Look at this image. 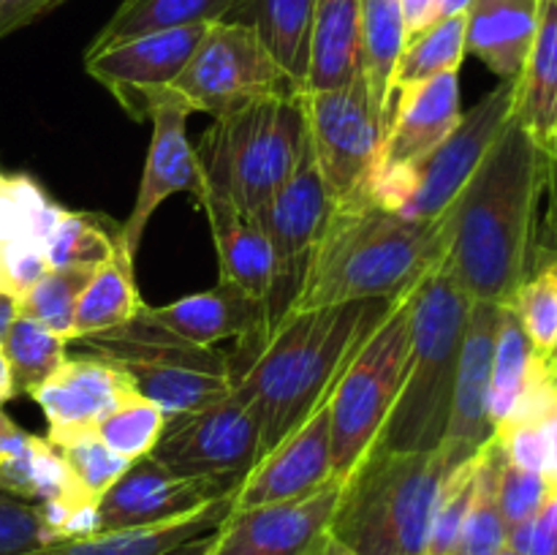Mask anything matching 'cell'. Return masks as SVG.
Segmentation results:
<instances>
[{"mask_svg": "<svg viewBox=\"0 0 557 555\" xmlns=\"http://www.w3.org/2000/svg\"><path fill=\"white\" fill-rule=\"evenodd\" d=\"M547 174V152L515 114L446 210V259L473 303H511L536 267L533 234Z\"/></svg>", "mask_w": 557, "mask_h": 555, "instance_id": "6da1fadb", "label": "cell"}, {"mask_svg": "<svg viewBox=\"0 0 557 555\" xmlns=\"http://www.w3.org/2000/svg\"><path fill=\"white\" fill-rule=\"evenodd\" d=\"M397 299L321 305L292 310L277 321L248 368L234 373V390L259 424L261 457L330 400L346 365Z\"/></svg>", "mask_w": 557, "mask_h": 555, "instance_id": "7a4b0ae2", "label": "cell"}, {"mask_svg": "<svg viewBox=\"0 0 557 555\" xmlns=\"http://www.w3.org/2000/svg\"><path fill=\"white\" fill-rule=\"evenodd\" d=\"M444 254L446 215L411 221L375 205L368 194H357L332 210L292 310L397 299Z\"/></svg>", "mask_w": 557, "mask_h": 555, "instance_id": "3957f363", "label": "cell"}, {"mask_svg": "<svg viewBox=\"0 0 557 555\" xmlns=\"http://www.w3.org/2000/svg\"><path fill=\"white\" fill-rule=\"evenodd\" d=\"M473 299L446 254L411 288V348L400 395L375 439V449L435 452L446 435L462 335ZM370 446V449H373Z\"/></svg>", "mask_w": 557, "mask_h": 555, "instance_id": "277c9868", "label": "cell"}, {"mask_svg": "<svg viewBox=\"0 0 557 555\" xmlns=\"http://www.w3.org/2000/svg\"><path fill=\"white\" fill-rule=\"evenodd\" d=\"M449 473L438 449L373 446L343 479L326 531L362 555H424Z\"/></svg>", "mask_w": 557, "mask_h": 555, "instance_id": "5b68a950", "label": "cell"}, {"mask_svg": "<svg viewBox=\"0 0 557 555\" xmlns=\"http://www.w3.org/2000/svg\"><path fill=\"white\" fill-rule=\"evenodd\" d=\"M302 92L275 96L212 120L196 145L201 183L253 215L308 156Z\"/></svg>", "mask_w": 557, "mask_h": 555, "instance_id": "8992f818", "label": "cell"}, {"mask_svg": "<svg viewBox=\"0 0 557 555\" xmlns=\"http://www.w3.org/2000/svg\"><path fill=\"white\" fill-rule=\"evenodd\" d=\"M517 82H500L473 109L462 112L444 141L411 163L379 169L364 194L375 205L411 221H438L446 215L468 180L484 161L517 112Z\"/></svg>", "mask_w": 557, "mask_h": 555, "instance_id": "52a82bcc", "label": "cell"}, {"mask_svg": "<svg viewBox=\"0 0 557 555\" xmlns=\"http://www.w3.org/2000/svg\"><path fill=\"white\" fill-rule=\"evenodd\" d=\"M411 288L370 332L330 395L332 477L341 482L375 444L400 395L411 348Z\"/></svg>", "mask_w": 557, "mask_h": 555, "instance_id": "ba28073f", "label": "cell"}, {"mask_svg": "<svg viewBox=\"0 0 557 555\" xmlns=\"http://www.w3.org/2000/svg\"><path fill=\"white\" fill-rule=\"evenodd\" d=\"M169 92L188 112H205L218 120L299 90L267 52L253 25L221 20L207 25L199 47Z\"/></svg>", "mask_w": 557, "mask_h": 555, "instance_id": "9c48e42d", "label": "cell"}, {"mask_svg": "<svg viewBox=\"0 0 557 555\" xmlns=\"http://www.w3.org/2000/svg\"><path fill=\"white\" fill-rule=\"evenodd\" d=\"M310 152L332 199L364 194L379 166L384 125L375 118L364 79L335 90L302 92Z\"/></svg>", "mask_w": 557, "mask_h": 555, "instance_id": "30bf717a", "label": "cell"}, {"mask_svg": "<svg viewBox=\"0 0 557 555\" xmlns=\"http://www.w3.org/2000/svg\"><path fill=\"white\" fill-rule=\"evenodd\" d=\"M150 457L174 473L243 482L261 457L259 424L248 400L232 386L210 406L169 417Z\"/></svg>", "mask_w": 557, "mask_h": 555, "instance_id": "8fae6325", "label": "cell"}, {"mask_svg": "<svg viewBox=\"0 0 557 555\" xmlns=\"http://www.w3.org/2000/svg\"><path fill=\"white\" fill-rule=\"evenodd\" d=\"M335 205L337 201L332 199L330 188H326L324 177L315 166L313 152L308 147V156H305L297 174L253 212L256 223L261 226L264 237L270 239L272 254H275L277 261V288L270 310H267L270 332L297 303L310 256H313L315 245H319L321 234L330 223Z\"/></svg>", "mask_w": 557, "mask_h": 555, "instance_id": "7c38bea8", "label": "cell"}, {"mask_svg": "<svg viewBox=\"0 0 557 555\" xmlns=\"http://www.w3.org/2000/svg\"><path fill=\"white\" fill-rule=\"evenodd\" d=\"M205 30L207 25H190L128 38L85 54V71L117 98L131 118L147 120L183 74Z\"/></svg>", "mask_w": 557, "mask_h": 555, "instance_id": "4fadbf2b", "label": "cell"}, {"mask_svg": "<svg viewBox=\"0 0 557 555\" xmlns=\"http://www.w3.org/2000/svg\"><path fill=\"white\" fill-rule=\"evenodd\" d=\"M237 479L174 473L147 455L136 460L98 501L96 533L163 526L199 511L212 501L226 498L237 490Z\"/></svg>", "mask_w": 557, "mask_h": 555, "instance_id": "5bb4252c", "label": "cell"}, {"mask_svg": "<svg viewBox=\"0 0 557 555\" xmlns=\"http://www.w3.org/2000/svg\"><path fill=\"white\" fill-rule=\"evenodd\" d=\"M500 305L473 303L462 335L460 362H457L455 392L446 435L441 441V460L449 471L476 460L484 446L495 439L490 419V379H493V354L498 337Z\"/></svg>", "mask_w": 557, "mask_h": 555, "instance_id": "9a60e30c", "label": "cell"}, {"mask_svg": "<svg viewBox=\"0 0 557 555\" xmlns=\"http://www.w3.org/2000/svg\"><path fill=\"white\" fill-rule=\"evenodd\" d=\"M341 479L315 493L281 504L228 511L205 555H308L330 528Z\"/></svg>", "mask_w": 557, "mask_h": 555, "instance_id": "2e32d148", "label": "cell"}, {"mask_svg": "<svg viewBox=\"0 0 557 555\" xmlns=\"http://www.w3.org/2000/svg\"><path fill=\"white\" fill-rule=\"evenodd\" d=\"M332 439H330V400L299 424L292 435L267 452L243 477L232 493V509L281 504L302 498L332 482Z\"/></svg>", "mask_w": 557, "mask_h": 555, "instance_id": "e0dca14e", "label": "cell"}, {"mask_svg": "<svg viewBox=\"0 0 557 555\" xmlns=\"http://www.w3.org/2000/svg\"><path fill=\"white\" fill-rule=\"evenodd\" d=\"M188 109L166 92L156 109L150 112L152 123V141L147 150L145 172H141L139 190H136L134 210H131L128 221L123 223V243L131 256L139 250L145 229L150 223L152 212L174 194H194L201 185V169L199 158H196V147L190 145L188 134H185V123H188Z\"/></svg>", "mask_w": 557, "mask_h": 555, "instance_id": "ac0fdd59", "label": "cell"}, {"mask_svg": "<svg viewBox=\"0 0 557 555\" xmlns=\"http://www.w3.org/2000/svg\"><path fill=\"white\" fill-rule=\"evenodd\" d=\"M134 392V381L112 359L92 354V357H65V362L30 392L33 400L44 411L49 424L47 439L90 430Z\"/></svg>", "mask_w": 557, "mask_h": 555, "instance_id": "d6986e66", "label": "cell"}, {"mask_svg": "<svg viewBox=\"0 0 557 555\" xmlns=\"http://www.w3.org/2000/svg\"><path fill=\"white\" fill-rule=\"evenodd\" d=\"M194 199L205 210L212 239H215L218 267H221L218 283L261 305L267 313L277 288V261L270 239L264 237L253 215L237 210L232 201L207 188L205 183L194 190Z\"/></svg>", "mask_w": 557, "mask_h": 555, "instance_id": "ffe728a7", "label": "cell"}, {"mask_svg": "<svg viewBox=\"0 0 557 555\" xmlns=\"http://www.w3.org/2000/svg\"><path fill=\"white\" fill-rule=\"evenodd\" d=\"M136 319L156 326L174 341L205 348H215V343L226 341V337H239V341L250 343L256 351L270 335L264 308L223 283L207 288V292L174 299L161 308L145 305Z\"/></svg>", "mask_w": 557, "mask_h": 555, "instance_id": "44dd1931", "label": "cell"}, {"mask_svg": "<svg viewBox=\"0 0 557 555\" xmlns=\"http://www.w3.org/2000/svg\"><path fill=\"white\" fill-rule=\"evenodd\" d=\"M460 118V71L397 87L375 172L422 158L455 131Z\"/></svg>", "mask_w": 557, "mask_h": 555, "instance_id": "7402d4cb", "label": "cell"}, {"mask_svg": "<svg viewBox=\"0 0 557 555\" xmlns=\"http://www.w3.org/2000/svg\"><path fill=\"white\" fill-rule=\"evenodd\" d=\"M539 0H473L466 9V49L500 82L525 71L536 33Z\"/></svg>", "mask_w": 557, "mask_h": 555, "instance_id": "603a6c76", "label": "cell"}, {"mask_svg": "<svg viewBox=\"0 0 557 555\" xmlns=\"http://www.w3.org/2000/svg\"><path fill=\"white\" fill-rule=\"evenodd\" d=\"M228 511H232V495L212 501V504L201 506L199 511H190L177 520L163 522V526L60 539V542H49L11 555H161L177 544L188 542V539L215 531L226 520Z\"/></svg>", "mask_w": 557, "mask_h": 555, "instance_id": "cb8c5ba5", "label": "cell"}, {"mask_svg": "<svg viewBox=\"0 0 557 555\" xmlns=\"http://www.w3.org/2000/svg\"><path fill=\"white\" fill-rule=\"evenodd\" d=\"M359 76H362L359 0H315L305 90H335L351 85Z\"/></svg>", "mask_w": 557, "mask_h": 555, "instance_id": "d4e9b609", "label": "cell"}, {"mask_svg": "<svg viewBox=\"0 0 557 555\" xmlns=\"http://www.w3.org/2000/svg\"><path fill=\"white\" fill-rule=\"evenodd\" d=\"M517 118L536 136L549 161L557 114V0H539L536 33L522 76L517 79Z\"/></svg>", "mask_w": 557, "mask_h": 555, "instance_id": "484cf974", "label": "cell"}, {"mask_svg": "<svg viewBox=\"0 0 557 555\" xmlns=\"http://www.w3.org/2000/svg\"><path fill=\"white\" fill-rule=\"evenodd\" d=\"M362 16V79L375 118L386 134L395 103V71L406 49L408 30L400 0H359Z\"/></svg>", "mask_w": 557, "mask_h": 555, "instance_id": "4316f807", "label": "cell"}, {"mask_svg": "<svg viewBox=\"0 0 557 555\" xmlns=\"http://www.w3.org/2000/svg\"><path fill=\"white\" fill-rule=\"evenodd\" d=\"M243 3L245 0H120L117 11L92 38L87 54L147 33L234 20Z\"/></svg>", "mask_w": 557, "mask_h": 555, "instance_id": "83f0119b", "label": "cell"}, {"mask_svg": "<svg viewBox=\"0 0 557 555\" xmlns=\"http://www.w3.org/2000/svg\"><path fill=\"white\" fill-rule=\"evenodd\" d=\"M141 308L145 303H141L134 281V256L128 254L123 234H120L114 254L103 264H98L96 275L90 278L76 303L71 343L131 324Z\"/></svg>", "mask_w": 557, "mask_h": 555, "instance_id": "f1b7e54d", "label": "cell"}, {"mask_svg": "<svg viewBox=\"0 0 557 555\" xmlns=\"http://www.w3.org/2000/svg\"><path fill=\"white\" fill-rule=\"evenodd\" d=\"M315 0H245L232 22L253 25L267 52L299 92L305 90Z\"/></svg>", "mask_w": 557, "mask_h": 555, "instance_id": "f546056e", "label": "cell"}, {"mask_svg": "<svg viewBox=\"0 0 557 555\" xmlns=\"http://www.w3.org/2000/svg\"><path fill=\"white\" fill-rule=\"evenodd\" d=\"M131 375L134 390L156 403L169 417L196 411L210 403L221 400L234 386L232 375L205 373V370L183 368V365H152V362H114Z\"/></svg>", "mask_w": 557, "mask_h": 555, "instance_id": "4dcf8cb0", "label": "cell"}, {"mask_svg": "<svg viewBox=\"0 0 557 555\" xmlns=\"http://www.w3.org/2000/svg\"><path fill=\"white\" fill-rule=\"evenodd\" d=\"M539 354L533 351L520 319L509 303L500 305L498 337L493 354V379H490V419L498 430L515 411L517 400L525 392Z\"/></svg>", "mask_w": 557, "mask_h": 555, "instance_id": "1f68e13d", "label": "cell"}, {"mask_svg": "<svg viewBox=\"0 0 557 555\" xmlns=\"http://www.w3.org/2000/svg\"><path fill=\"white\" fill-rule=\"evenodd\" d=\"M466 54V11L435 20L406 41L395 71V90L413 82L433 79L446 71H460Z\"/></svg>", "mask_w": 557, "mask_h": 555, "instance_id": "d6a6232c", "label": "cell"}, {"mask_svg": "<svg viewBox=\"0 0 557 555\" xmlns=\"http://www.w3.org/2000/svg\"><path fill=\"white\" fill-rule=\"evenodd\" d=\"M0 348H3L5 359L11 365L16 395H30L65 362L69 341L54 335L52 330H47L38 321L16 316L9 330H5Z\"/></svg>", "mask_w": 557, "mask_h": 555, "instance_id": "836d02e7", "label": "cell"}, {"mask_svg": "<svg viewBox=\"0 0 557 555\" xmlns=\"http://www.w3.org/2000/svg\"><path fill=\"white\" fill-rule=\"evenodd\" d=\"M96 270L98 264L52 267L25 297L16 299V316L38 321V324H44L54 335L65 337L71 343L76 303H79L82 292L90 283V278L96 275Z\"/></svg>", "mask_w": 557, "mask_h": 555, "instance_id": "e575fe53", "label": "cell"}, {"mask_svg": "<svg viewBox=\"0 0 557 555\" xmlns=\"http://www.w3.org/2000/svg\"><path fill=\"white\" fill-rule=\"evenodd\" d=\"M123 229L107 232L103 218L87 215V212H74L60 207L58 218L44 234V254H47L49 267L65 264H101L114 254Z\"/></svg>", "mask_w": 557, "mask_h": 555, "instance_id": "d590c367", "label": "cell"}, {"mask_svg": "<svg viewBox=\"0 0 557 555\" xmlns=\"http://www.w3.org/2000/svg\"><path fill=\"white\" fill-rule=\"evenodd\" d=\"M509 305L533 351L557 365V254L533 267Z\"/></svg>", "mask_w": 557, "mask_h": 555, "instance_id": "8d00e7d4", "label": "cell"}, {"mask_svg": "<svg viewBox=\"0 0 557 555\" xmlns=\"http://www.w3.org/2000/svg\"><path fill=\"white\" fill-rule=\"evenodd\" d=\"M47 441L60 452V457L69 466L74 484L92 504H98L107 495V490L134 466L131 460L120 457L117 452L109 449L96 428L74 430V433H65Z\"/></svg>", "mask_w": 557, "mask_h": 555, "instance_id": "74e56055", "label": "cell"}, {"mask_svg": "<svg viewBox=\"0 0 557 555\" xmlns=\"http://www.w3.org/2000/svg\"><path fill=\"white\" fill-rule=\"evenodd\" d=\"M495 460H498V449H495L493 439L476 460V493H473L471 509L462 522L455 555H498L500 550H506L509 526H506L498 509V498H495Z\"/></svg>", "mask_w": 557, "mask_h": 555, "instance_id": "f35d334b", "label": "cell"}, {"mask_svg": "<svg viewBox=\"0 0 557 555\" xmlns=\"http://www.w3.org/2000/svg\"><path fill=\"white\" fill-rule=\"evenodd\" d=\"M58 212L60 205L30 174L0 169V248L16 239H44Z\"/></svg>", "mask_w": 557, "mask_h": 555, "instance_id": "ab89813d", "label": "cell"}, {"mask_svg": "<svg viewBox=\"0 0 557 555\" xmlns=\"http://www.w3.org/2000/svg\"><path fill=\"white\" fill-rule=\"evenodd\" d=\"M166 428V414L147 400L139 392H128L101 422L96 424L98 435L112 452H117L125 460L136 462L156 449Z\"/></svg>", "mask_w": 557, "mask_h": 555, "instance_id": "60d3db41", "label": "cell"}, {"mask_svg": "<svg viewBox=\"0 0 557 555\" xmlns=\"http://www.w3.org/2000/svg\"><path fill=\"white\" fill-rule=\"evenodd\" d=\"M495 449H498V460H495V498H498V509L504 515L506 526H520V522L531 520V517L542 511V506L547 504L557 482L547 473L511 466L498 441H495Z\"/></svg>", "mask_w": 557, "mask_h": 555, "instance_id": "b9f144b4", "label": "cell"}, {"mask_svg": "<svg viewBox=\"0 0 557 555\" xmlns=\"http://www.w3.org/2000/svg\"><path fill=\"white\" fill-rule=\"evenodd\" d=\"M476 460L460 466L446 479L444 493H441L438 506H435L433 522H430L424 555H455V547L462 533V522H466L473 493H476Z\"/></svg>", "mask_w": 557, "mask_h": 555, "instance_id": "7bdbcfd3", "label": "cell"}, {"mask_svg": "<svg viewBox=\"0 0 557 555\" xmlns=\"http://www.w3.org/2000/svg\"><path fill=\"white\" fill-rule=\"evenodd\" d=\"M60 542L38 504L0 495V555L22 553V550L41 547V544Z\"/></svg>", "mask_w": 557, "mask_h": 555, "instance_id": "ee69618b", "label": "cell"}, {"mask_svg": "<svg viewBox=\"0 0 557 555\" xmlns=\"http://www.w3.org/2000/svg\"><path fill=\"white\" fill-rule=\"evenodd\" d=\"M495 441L500 444L511 466L553 477V430H549V422L506 424L495 433Z\"/></svg>", "mask_w": 557, "mask_h": 555, "instance_id": "f6af8a7d", "label": "cell"}, {"mask_svg": "<svg viewBox=\"0 0 557 555\" xmlns=\"http://www.w3.org/2000/svg\"><path fill=\"white\" fill-rule=\"evenodd\" d=\"M52 270L44 254L41 239H16L0 248V288L9 297L20 299Z\"/></svg>", "mask_w": 557, "mask_h": 555, "instance_id": "bcb514c9", "label": "cell"}, {"mask_svg": "<svg viewBox=\"0 0 557 555\" xmlns=\"http://www.w3.org/2000/svg\"><path fill=\"white\" fill-rule=\"evenodd\" d=\"M506 547L520 555H557V526L539 511L531 520L509 528Z\"/></svg>", "mask_w": 557, "mask_h": 555, "instance_id": "7dc6e473", "label": "cell"}, {"mask_svg": "<svg viewBox=\"0 0 557 555\" xmlns=\"http://www.w3.org/2000/svg\"><path fill=\"white\" fill-rule=\"evenodd\" d=\"M65 0H0V38L33 25Z\"/></svg>", "mask_w": 557, "mask_h": 555, "instance_id": "c3c4849f", "label": "cell"}, {"mask_svg": "<svg viewBox=\"0 0 557 555\" xmlns=\"http://www.w3.org/2000/svg\"><path fill=\"white\" fill-rule=\"evenodd\" d=\"M33 435L25 433L9 414L0 408V460H14L30 449Z\"/></svg>", "mask_w": 557, "mask_h": 555, "instance_id": "681fc988", "label": "cell"}, {"mask_svg": "<svg viewBox=\"0 0 557 555\" xmlns=\"http://www.w3.org/2000/svg\"><path fill=\"white\" fill-rule=\"evenodd\" d=\"M403 5V20H406L408 38L417 36L428 25L438 20V5L441 0H400Z\"/></svg>", "mask_w": 557, "mask_h": 555, "instance_id": "f907efd6", "label": "cell"}, {"mask_svg": "<svg viewBox=\"0 0 557 555\" xmlns=\"http://www.w3.org/2000/svg\"><path fill=\"white\" fill-rule=\"evenodd\" d=\"M308 555H362V553H357V550L346 547V544L337 542V539L332 536L330 531H324V533H321L319 542L313 544V550H310Z\"/></svg>", "mask_w": 557, "mask_h": 555, "instance_id": "816d5d0a", "label": "cell"}, {"mask_svg": "<svg viewBox=\"0 0 557 555\" xmlns=\"http://www.w3.org/2000/svg\"><path fill=\"white\" fill-rule=\"evenodd\" d=\"M212 533H215V531L205 533V536L188 539V542L177 544V547L166 550V553H161V555H205L207 547H210V542H212Z\"/></svg>", "mask_w": 557, "mask_h": 555, "instance_id": "f5cc1de1", "label": "cell"}, {"mask_svg": "<svg viewBox=\"0 0 557 555\" xmlns=\"http://www.w3.org/2000/svg\"><path fill=\"white\" fill-rule=\"evenodd\" d=\"M11 397H16V386H14V375H11V365L5 359L3 348H0V406L9 403Z\"/></svg>", "mask_w": 557, "mask_h": 555, "instance_id": "db71d44e", "label": "cell"}, {"mask_svg": "<svg viewBox=\"0 0 557 555\" xmlns=\"http://www.w3.org/2000/svg\"><path fill=\"white\" fill-rule=\"evenodd\" d=\"M14 319H16V299L9 297V294H0V343H3L5 330H9Z\"/></svg>", "mask_w": 557, "mask_h": 555, "instance_id": "11a10c76", "label": "cell"}, {"mask_svg": "<svg viewBox=\"0 0 557 555\" xmlns=\"http://www.w3.org/2000/svg\"><path fill=\"white\" fill-rule=\"evenodd\" d=\"M471 3L473 0H441L438 20H444V16H451V14H462Z\"/></svg>", "mask_w": 557, "mask_h": 555, "instance_id": "9f6ffc18", "label": "cell"}, {"mask_svg": "<svg viewBox=\"0 0 557 555\" xmlns=\"http://www.w3.org/2000/svg\"><path fill=\"white\" fill-rule=\"evenodd\" d=\"M549 430H553V479L557 482V408L549 417Z\"/></svg>", "mask_w": 557, "mask_h": 555, "instance_id": "6f0895ef", "label": "cell"}, {"mask_svg": "<svg viewBox=\"0 0 557 555\" xmlns=\"http://www.w3.org/2000/svg\"><path fill=\"white\" fill-rule=\"evenodd\" d=\"M557 152V114H555V128H553V147H549V158Z\"/></svg>", "mask_w": 557, "mask_h": 555, "instance_id": "680465c9", "label": "cell"}, {"mask_svg": "<svg viewBox=\"0 0 557 555\" xmlns=\"http://www.w3.org/2000/svg\"><path fill=\"white\" fill-rule=\"evenodd\" d=\"M498 555H520V553H515V550H509V547H506V550H500Z\"/></svg>", "mask_w": 557, "mask_h": 555, "instance_id": "91938a15", "label": "cell"}, {"mask_svg": "<svg viewBox=\"0 0 557 555\" xmlns=\"http://www.w3.org/2000/svg\"><path fill=\"white\" fill-rule=\"evenodd\" d=\"M0 294H3V288H0Z\"/></svg>", "mask_w": 557, "mask_h": 555, "instance_id": "94428289", "label": "cell"}]
</instances>
